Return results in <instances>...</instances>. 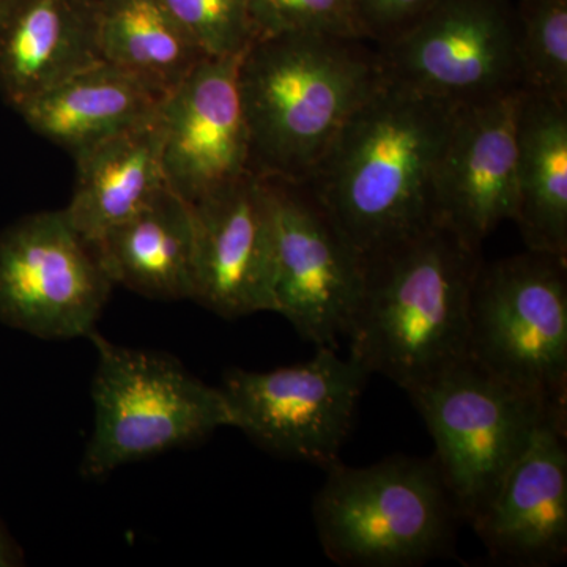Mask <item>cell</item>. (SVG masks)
<instances>
[{
	"label": "cell",
	"mask_w": 567,
	"mask_h": 567,
	"mask_svg": "<svg viewBox=\"0 0 567 567\" xmlns=\"http://www.w3.org/2000/svg\"><path fill=\"white\" fill-rule=\"evenodd\" d=\"M406 394L431 432L434 461L466 524L494 498L544 417L567 410L468 357Z\"/></svg>",
	"instance_id": "cell-6"
},
{
	"label": "cell",
	"mask_w": 567,
	"mask_h": 567,
	"mask_svg": "<svg viewBox=\"0 0 567 567\" xmlns=\"http://www.w3.org/2000/svg\"><path fill=\"white\" fill-rule=\"evenodd\" d=\"M312 503L324 555L346 567H415L453 551L461 516L432 458L391 456L368 466L342 462Z\"/></svg>",
	"instance_id": "cell-4"
},
{
	"label": "cell",
	"mask_w": 567,
	"mask_h": 567,
	"mask_svg": "<svg viewBox=\"0 0 567 567\" xmlns=\"http://www.w3.org/2000/svg\"><path fill=\"white\" fill-rule=\"evenodd\" d=\"M21 561L20 551L11 543L6 529L0 525V567L14 566Z\"/></svg>",
	"instance_id": "cell-26"
},
{
	"label": "cell",
	"mask_w": 567,
	"mask_h": 567,
	"mask_svg": "<svg viewBox=\"0 0 567 567\" xmlns=\"http://www.w3.org/2000/svg\"><path fill=\"white\" fill-rule=\"evenodd\" d=\"M383 81L379 51L369 40L309 32L254 40L238 65L249 171L305 185Z\"/></svg>",
	"instance_id": "cell-2"
},
{
	"label": "cell",
	"mask_w": 567,
	"mask_h": 567,
	"mask_svg": "<svg viewBox=\"0 0 567 567\" xmlns=\"http://www.w3.org/2000/svg\"><path fill=\"white\" fill-rule=\"evenodd\" d=\"M368 377L350 354L317 347L305 363L265 372L230 369L219 388L233 427L256 445L328 470L341 462Z\"/></svg>",
	"instance_id": "cell-8"
},
{
	"label": "cell",
	"mask_w": 567,
	"mask_h": 567,
	"mask_svg": "<svg viewBox=\"0 0 567 567\" xmlns=\"http://www.w3.org/2000/svg\"><path fill=\"white\" fill-rule=\"evenodd\" d=\"M76 185L66 218L89 244L132 218L167 188L158 112L74 156Z\"/></svg>",
	"instance_id": "cell-17"
},
{
	"label": "cell",
	"mask_w": 567,
	"mask_h": 567,
	"mask_svg": "<svg viewBox=\"0 0 567 567\" xmlns=\"http://www.w3.org/2000/svg\"><path fill=\"white\" fill-rule=\"evenodd\" d=\"M112 284L65 212H43L0 234V320L41 339L91 336Z\"/></svg>",
	"instance_id": "cell-10"
},
{
	"label": "cell",
	"mask_w": 567,
	"mask_h": 567,
	"mask_svg": "<svg viewBox=\"0 0 567 567\" xmlns=\"http://www.w3.org/2000/svg\"><path fill=\"white\" fill-rule=\"evenodd\" d=\"M456 111L385 78L305 183L363 259L440 223L436 174Z\"/></svg>",
	"instance_id": "cell-1"
},
{
	"label": "cell",
	"mask_w": 567,
	"mask_h": 567,
	"mask_svg": "<svg viewBox=\"0 0 567 567\" xmlns=\"http://www.w3.org/2000/svg\"><path fill=\"white\" fill-rule=\"evenodd\" d=\"M193 300L224 319L275 312L274 188L251 171L192 204Z\"/></svg>",
	"instance_id": "cell-12"
},
{
	"label": "cell",
	"mask_w": 567,
	"mask_h": 567,
	"mask_svg": "<svg viewBox=\"0 0 567 567\" xmlns=\"http://www.w3.org/2000/svg\"><path fill=\"white\" fill-rule=\"evenodd\" d=\"M516 215L529 251L567 259V104L522 89L516 126Z\"/></svg>",
	"instance_id": "cell-20"
},
{
	"label": "cell",
	"mask_w": 567,
	"mask_h": 567,
	"mask_svg": "<svg viewBox=\"0 0 567 567\" xmlns=\"http://www.w3.org/2000/svg\"><path fill=\"white\" fill-rule=\"evenodd\" d=\"M240 58H205L159 103L164 178L188 204L249 173Z\"/></svg>",
	"instance_id": "cell-13"
},
{
	"label": "cell",
	"mask_w": 567,
	"mask_h": 567,
	"mask_svg": "<svg viewBox=\"0 0 567 567\" xmlns=\"http://www.w3.org/2000/svg\"><path fill=\"white\" fill-rule=\"evenodd\" d=\"M499 379L567 405L566 257L529 251L481 262L468 312V352Z\"/></svg>",
	"instance_id": "cell-7"
},
{
	"label": "cell",
	"mask_w": 567,
	"mask_h": 567,
	"mask_svg": "<svg viewBox=\"0 0 567 567\" xmlns=\"http://www.w3.org/2000/svg\"><path fill=\"white\" fill-rule=\"evenodd\" d=\"M96 29L102 61L162 100L208 58L162 0H96Z\"/></svg>",
	"instance_id": "cell-21"
},
{
	"label": "cell",
	"mask_w": 567,
	"mask_h": 567,
	"mask_svg": "<svg viewBox=\"0 0 567 567\" xmlns=\"http://www.w3.org/2000/svg\"><path fill=\"white\" fill-rule=\"evenodd\" d=\"M481 262V249L442 223L365 257L350 357L405 393L464 361Z\"/></svg>",
	"instance_id": "cell-3"
},
{
	"label": "cell",
	"mask_w": 567,
	"mask_h": 567,
	"mask_svg": "<svg viewBox=\"0 0 567 567\" xmlns=\"http://www.w3.org/2000/svg\"><path fill=\"white\" fill-rule=\"evenodd\" d=\"M522 89L458 106L436 174L439 221L481 249L516 215V126Z\"/></svg>",
	"instance_id": "cell-14"
},
{
	"label": "cell",
	"mask_w": 567,
	"mask_h": 567,
	"mask_svg": "<svg viewBox=\"0 0 567 567\" xmlns=\"http://www.w3.org/2000/svg\"><path fill=\"white\" fill-rule=\"evenodd\" d=\"M93 431L82 475L104 477L144 458L193 445L233 415L221 388L207 385L169 354L112 344L93 331Z\"/></svg>",
	"instance_id": "cell-5"
},
{
	"label": "cell",
	"mask_w": 567,
	"mask_h": 567,
	"mask_svg": "<svg viewBox=\"0 0 567 567\" xmlns=\"http://www.w3.org/2000/svg\"><path fill=\"white\" fill-rule=\"evenodd\" d=\"M276 254L275 312L316 347L338 346L364 286V259L303 185L270 181Z\"/></svg>",
	"instance_id": "cell-11"
},
{
	"label": "cell",
	"mask_w": 567,
	"mask_h": 567,
	"mask_svg": "<svg viewBox=\"0 0 567 567\" xmlns=\"http://www.w3.org/2000/svg\"><path fill=\"white\" fill-rule=\"evenodd\" d=\"M567 410H551L470 525L496 563L550 567L567 557Z\"/></svg>",
	"instance_id": "cell-15"
},
{
	"label": "cell",
	"mask_w": 567,
	"mask_h": 567,
	"mask_svg": "<svg viewBox=\"0 0 567 567\" xmlns=\"http://www.w3.org/2000/svg\"><path fill=\"white\" fill-rule=\"evenodd\" d=\"M439 0H352L354 24L364 40L382 44L409 29Z\"/></svg>",
	"instance_id": "cell-25"
},
{
	"label": "cell",
	"mask_w": 567,
	"mask_h": 567,
	"mask_svg": "<svg viewBox=\"0 0 567 567\" xmlns=\"http://www.w3.org/2000/svg\"><path fill=\"white\" fill-rule=\"evenodd\" d=\"M522 89L567 104V0H514Z\"/></svg>",
	"instance_id": "cell-22"
},
{
	"label": "cell",
	"mask_w": 567,
	"mask_h": 567,
	"mask_svg": "<svg viewBox=\"0 0 567 567\" xmlns=\"http://www.w3.org/2000/svg\"><path fill=\"white\" fill-rule=\"evenodd\" d=\"M248 7L256 39L301 32L363 39L352 0H248Z\"/></svg>",
	"instance_id": "cell-24"
},
{
	"label": "cell",
	"mask_w": 567,
	"mask_h": 567,
	"mask_svg": "<svg viewBox=\"0 0 567 567\" xmlns=\"http://www.w3.org/2000/svg\"><path fill=\"white\" fill-rule=\"evenodd\" d=\"M162 99L136 78L100 61L22 104L24 122L71 156L151 121Z\"/></svg>",
	"instance_id": "cell-19"
},
{
	"label": "cell",
	"mask_w": 567,
	"mask_h": 567,
	"mask_svg": "<svg viewBox=\"0 0 567 567\" xmlns=\"http://www.w3.org/2000/svg\"><path fill=\"white\" fill-rule=\"evenodd\" d=\"M100 61L96 0H0V93L14 110Z\"/></svg>",
	"instance_id": "cell-16"
},
{
	"label": "cell",
	"mask_w": 567,
	"mask_h": 567,
	"mask_svg": "<svg viewBox=\"0 0 567 567\" xmlns=\"http://www.w3.org/2000/svg\"><path fill=\"white\" fill-rule=\"evenodd\" d=\"M375 47L386 80L453 106L522 89L514 0H439Z\"/></svg>",
	"instance_id": "cell-9"
},
{
	"label": "cell",
	"mask_w": 567,
	"mask_h": 567,
	"mask_svg": "<svg viewBox=\"0 0 567 567\" xmlns=\"http://www.w3.org/2000/svg\"><path fill=\"white\" fill-rule=\"evenodd\" d=\"M92 246L112 284L155 300H193V208L169 188Z\"/></svg>",
	"instance_id": "cell-18"
},
{
	"label": "cell",
	"mask_w": 567,
	"mask_h": 567,
	"mask_svg": "<svg viewBox=\"0 0 567 567\" xmlns=\"http://www.w3.org/2000/svg\"><path fill=\"white\" fill-rule=\"evenodd\" d=\"M174 20L208 55H241L256 40L248 0H162Z\"/></svg>",
	"instance_id": "cell-23"
}]
</instances>
